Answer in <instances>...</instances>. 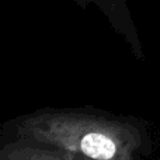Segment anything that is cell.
Masks as SVG:
<instances>
[{"instance_id": "obj_1", "label": "cell", "mask_w": 160, "mask_h": 160, "mask_svg": "<svg viewBox=\"0 0 160 160\" xmlns=\"http://www.w3.org/2000/svg\"><path fill=\"white\" fill-rule=\"evenodd\" d=\"M152 150L143 119L91 105L39 108L0 128V160H139Z\"/></svg>"}, {"instance_id": "obj_2", "label": "cell", "mask_w": 160, "mask_h": 160, "mask_svg": "<svg viewBox=\"0 0 160 160\" xmlns=\"http://www.w3.org/2000/svg\"><path fill=\"white\" fill-rule=\"evenodd\" d=\"M80 8L86 10L90 6H96L101 14L108 20L111 28L118 34L129 47L132 55L138 61H145L146 53L143 51L138 28L132 18V13L128 6V0H72Z\"/></svg>"}]
</instances>
